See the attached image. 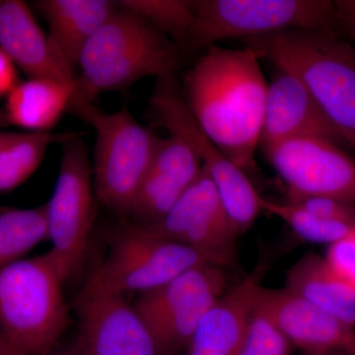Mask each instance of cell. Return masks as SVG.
Wrapping results in <instances>:
<instances>
[{
  "mask_svg": "<svg viewBox=\"0 0 355 355\" xmlns=\"http://www.w3.org/2000/svg\"><path fill=\"white\" fill-rule=\"evenodd\" d=\"M286 202L320 218L355 226V205L352 203L324 197L292 198Z\"/></svg>",
  "mask_w": 355,
  "mask_h": 355,
  "instance_id": "cell-26",
  "label": "cell"
},
{
  "mask_svg": "<svg viewBox=\"0 0 355 355\" xmlns=\"http://www.w3.org/2000/svg\"><path fill=\"white\" fill-rule=\"evenodd\" d=\"M35 8L49 25V37L76 73L90 40L119 10L112 0H38Z\"/></svg>",
  "mask_w": 355,
  "mask_h": 355,
  "instance_id": "cell-18",
  "label": "cell"
},
{
  "mask_svg": "<svg viewBox=\"0 0 355 355\" xmlns=\"http://www.w3.org/2000/svg\"><path fill=\"white\" fill-rule=\"evenodd\" d=\"M62 144L55 190L46 203L51 252L64 282L80 272L94 220V186L88 148L78 133Z\"/></svg>",
  "mask_w": 355,
  "mask_h": 355,
  "instance_id": "cell-9",
  "label": "cell"
},
{
  "mask_svg": "<svg viewBox=\"0 0 355 355\" xmlns=\"http://www.w3.org/2000/svg\"><path fill=\"white\" fill-rule=\"evenodd\" d=\"M108 236L109 253L89 275L83 288L123 296L141 294L188 268L207 263L188 247L159 237L128 219H121Z\"/></svg>",
  "mask_w": 355,
  "mask_h": 355,
  "instance_id": "cell-7",
  "label": "cell"
},
{
  "mask_svg": "<svg viewBox=\"0 0 355 355\" xmlns=\"http://www.w3.org/2000/svg\"><path fill=\"white\" fill-rule=\"evenodd\" d=\"M121 8L137 14L184 51L196 10L193 0H120Z\"/></svg>",
  "mask_w": 355,
  "mask_h": 355,
  "instance_id": "cell-23",
  "label": "cell"
},
{
  "mask_svg": "<svg viewBox=\"0 0 355 355\" xmlns=\"http://www.w3.org/2000/svg\"><path fill=\"white\" fill-rule=\"evenodd\" d=\"M224 268L202 263L153 291L132 306L148 327L163 355L188 349L198 324L224 294Z\"/></svg>",
  "mask_w": 355,
  "mask_h": 355,
  "instance_id": "cell-10",
  "label": "cell"
},
{
  "mask_svg": "<svg viewBox=\"0 0 355 355\" xmlns=\"http://www.w3.org/2000/svg\"><path fill=\"white\" fill-rule=\"evenodd\" d=\"M183 53L144 18L119 6L81 53L78 100L69 113L103 93L125 90L146 77H175Z\"/></svg>",
  "mask_w": 355,
  "mask_h": 355,
  "instance_id": "cell-3",
  "label": "cell"
},
{
  "mask_svg": "<svg viewBox=\"0 0 355 355\" xmlns=\"http://www.w3.org/2000/svg\"><path fill=\"white\" fill-rule=\"evenodd\" d=\"M187 355H233L218 345L193 336L187 349Z\"/></svg>",
  "mask_w": 355,
  "mask_h": 355,
  "instance_id": "cell-30",
  "label": "cell"
},
{
  "mask_svg": "<svg viewBox=\"0 0 355 355\" xmlns=\"http://www.w3.org/2000/svg\"><path fill=\"white\" fill-rule=\"evenodd\" d=\"M257 309L288 340L291 345L322 354L340 350L355 355V331L300 296L282 289L261 287Z\"/></svg>",
  "mask_w": 355,
  "mask_h": 355,
  "instance_id": "cell-14",
  "label": "cell"
},
{
  "mask_svg": "<svg viewBox=\"0 0 355 355\" xmlns=\"http://www.w3.org/2000/svg\"><path fill=\"white\" fill-rule=\"evenodd\" d=\"M49 240L46 205L7 209L0 212V270L22 260L28 252Z\"/></svg>",
  "mask_w": 355,
  "mask_h": 355,
  "instance_id": "cell-21",
  "label": "cell"
},
{
  "mask_svg": "<svg viewBox=\"0 0 355 355\" xmlns=\"http://www.w3.org/2000/svg\"><path fill=\"white\" fill-rule=\"evenodd\" d=\"M202 169V161L186 140L173 135L158 137L128 220L144 226L162 220Z\"/></svg>",
  "mask_w": 355,
  "mask_h": 355,
  "instance_id": "cell-15",
  "label": "cell"
},
{
  "mask_svg": "<svg viewBox=\"0 0 355 355\" xmlns=\"http://www.w3.org/2000/svg\"><path fill=\"white\" fill-rule=\"evenodd\" d=\"M72 132H28L0 150V193L10 191L27 181L44 160L49 146L62 144Z\"/></svg>",
  "mask_w": 355,
  "mask_h": 355,
  "instance_id": "cell-22",
  "label": "cell"
},
{
  "mask_svg": "<svg viewBox=\"0 0 355 355\" xmlns=\"http://www.w3.org/2000/svg\"><path fill=\"white\" fill-rule=\"evenodd\" d=\"M263 153L286 183L287 200L324 197L355 205V158L342 146L302 137L279 142Z\"/></svg>",
  "mask_w": 355,
  "mask_h": 355,
  "instance_id": "cell-12",
  "label": "cell"
},
{
  "mask_svg": "<svg viewBox=\"0 0 355 355\" xmlns=\"http://www.w3.org/2000/svg\"><path fill=\"white\" fill-rule=\"evenodd\" d=\"M76 310L85 355H163L125 296L83 288Z\"/></svg>",
  "mask_w": 355,
  "mask_h": 355,
  "instance_id": "cell-13",
  "label": "cell"
},
{
  "mask_svg": "<svg viewBox=\"0 0 355 355\" xmlns=\"http://www.w3.org/2000/svg\"><path fill=\"white\" fill-rule=\"evenodd\" d=\"M196 17L184 51L227 39L288 30L336 31L335 2L328 0H193Z\"/></svg>",
  "mask_w": 355,
  "mask_h": 355,
  "instance_id": "cell-6",
  "label": "cell"
},
{
  "mask_svg": "<svg viewBox=\"0 0 355 355\" xmlns=\"http://www.w3.org/2000/svg\"><path fill=\"white\" fill-rule=\"evenodd\" d=\"M18 84L16 65L0 48V98L9 94Z\"/></svg>",
  "mask_w": 355,
  "mask_h": 355,
  "instance_id": "cell-29",
  "label": "cell"
},
{
  "mask_svg": "<svg viewBox=\"0 0 355 355\" xmlns=\"http://www.w3.org/2000/svg\"><path fill=\"white\" fill-rule=\"evenodd\" d=\"M291 343L275 324L257 309L237 355H288Z\"/></svg>",
  "mask_w": 355,
  "mask_h": 355,
  "instance_id": "cell-25",
  "label": "cell"
},
{
  "mask_svg": "<svg viewBox=\"0 0 355 355\" xmlns=\"http://www.w3.org/2000/svg\"><path fill=\"white\" fill-rule=\"evenodd\" d=\"M150 98L154 123L186 140L197 153L214 182L226 214L238 235L253 226L261 211V200L246 173L226 157L198 125L184 101L176 78L157 80Z\"/></svg>",
  "mask_w": 355,
  "mask_h": 355,
  "instance_id": "cell-8",
  "label": "cell"
},
{
  "mask_svg": "<svg viewBox=\"0 0 355 355\" xmlns=\"http://www.w3.org/2000/svg\"><path fill=\"white\" fill-rule=\"evenodd\" d=\"M252 49L214 44L184 77V101L210 140L248 176L257 171L265 118L266 83Z\"/></svg>",
  "mask_w": 355,
  "mask_h": 355,
  "instance_id": "cell-1",
  "label": "cell"
},
{
  "mask_svg": "<svg viewBox=\"0 0 355 355\" xmlns=\"http://www.w3.org/2000/svg\"><path fill=\"white\" fill-rule=\"evenodd\" d=\"M53 253L0 270V329L30 355H50L70 322Z\"/></svg>",
  "mask_w": 355,
  "mask_h": 355,
  "instance_id": "cell-4",
  "label": "cell"
},
{
  "mask_svg": "<svg viewBox=\"0 0 355 355\" xmlns=\"http://www.w3.org/2000/svg\"><path fill=\"white\" fill-rule=\"evenodd\" d=\"M0 355H30L0 329Z\"/></svg>",
  "mask_w": 355,
  "mask_h": 355,
  "instance_id": "cell-31",
  "label": "cell"
},
{
  "mask_svg": "<svg viewBox=\"0 0 355 355\" xmlns=\"http://www.w3.org/2000/svg\"><path fill=\"white\" fill-rule=\"evenodd\" d=\"M0 48L29 79L53 81L69 89L74 95L69 110L76 104V73L49 35L44 34L25 2L0 0Z\"/></svg>",
  "mask_w": 355,
  "mask_h": 355,
  "instance_id": "cell-16",
  "label": "cell"
},
{
  "mask_svg": "<svg viewBox=\"0 0 355 355\" xmlns=\"http://www.w3.org/2000/svg\"><path fill=\"white\" fill-rule=\"evenodd\" d=\"M25 133L0 132V150L22 139Z\"/></svg>",
  "mask_w": 355,
  "mask_h": 355,
  "instance_id": "cell-33",
  "label": "cell"
},
{
  "mask_svg": "<svg viewBox=\"0 0 355 355\" xmlns=\"http://www.w3.org/2000/svg\"><path fill=\"white\" fill-rule=\"evenodd\" d=\"M324 259L336 275L355 291V228L331 244Z\"/></svg>",
  "mask_w": 355,
  "mask_h": 355,
  "instance_id": "cell-27",
  "label": "cell"
},
{
  "mask_svg": "<svg viewBox=\"0 0 355 355\" xmlns=\"http://www.w3.org/2000/svg\"><path fill=\"white\" fill-rule=\"evenodd\" d=\"M336 24L355 44V0L335 1Z\"/></svg>",
  "mask_w": 355,
  "mask_h": 355,
  "instance_id": "cell-28",
  "label": "cell"
},
{
  "mask_svg": "<svg viewBox=\"0 0 355 355\" xmlns=\"http://www.w3.org/2000/svg\"><path fill=\"white\" fill-rule=\"evenodd\" d=\"M73 102L74 95L60 84L28 79L7 95L4 110L10 125L31 132H50Z\"/></svg>",
  "mask_w": 355,
  "mask_h": 355,
  "instance_id": "cell-20",
  "label": "cell"
},
{
  "mask_svg": "<svg viewBox=\"0 0 355 355\" xmlns=\"http://www.w3.org/2000/svg\"><path fill=\"white\" fill-rule=\"evenodd\" d=\"M302 137L324 139L347 148L302 81L291 72L277 67L268 83L259 147L263 151L279 142Z\"/></svg>",
  "mask_w": 355,
  "mask_h": 355,
  "instance_id": "cell-17",
  "label": "cell"
},
{
  "mask_svg": "<svg viewBox=\"0 0 355 355\" xmlns=\"http://www.w3.org/2000/svg\"><path fill=\"white\" fill-rule=\"evenodd\" d=\"M284 287L354 328L355 291L336 275L326 259L303 256L289 270Z\"/></svg>",
  "mask_w": 355,
  "mask_h": 355,
  "instance_id": "cell-19",
  "label": "cell"
},
{
  "mask_svg": "<svg viewBox=\"0 0 355 355\" xmlns=\"http://www.w3.org/2000/svg\"><path fill=\"white\" fill-rule=\"evenodd\" d=\"M9 125L10 123H9L8 118H7L6 110L0 109V128L7 127Z\"/></svg>",
  "mask_w": 355,
  "mask_h": 355,
  "instance_id": "cell-34",
  "label": "cell"
},
{
  "mask_svg": "<svg viewBox=\"0 0 355 355\" xmlns=\"http://www.w3.org/2000/svg\"><path fill=\"white\" fill-rule=\"evenodd\" d=\"M144 227L159 237L188 247L207 263L224 268L235 265L237 260L239 236L203 168L167 216Z\"/></svg>",
  "mask_w": 355,
  "mask_h": 355,
  "instance_id": "cell-11",
  "label": "cell"
},
{
  "mask_svg": "<svg viewBox=\"0 0 355 355\" xmlns=\"http://www.w3.org/2000/svg\"><path fill=\"white\" fill-rule=\"evenodd\" d=\"M242 42L261 60L298 77L355 153V46L327 30H288Z\"/></svg>",
  "mask_w": 355,
  "mask_h": 355,
  "instance_id": "cell-2",
  "label": "cell"
},
{
  "mask_svg": "<svg viewBox=\"0 0 355 355\" xmlns=\"http://www.w3.org/2000/svg\"><path fill=\"white\" fill-rule=\"evenodd\" d=\"M261 211L279 217L305 241L316 244H333L355 228L350 224L320 218L291 202H272L261 198Z\"/></svg>",
  "mask_w": 355,
  "mask_h": 355,
  "instance_id": "cell-24",
  "label": "cell"
},
{
  "mask_svg": "<svg viewBox=\"0 0 355 355\" xmlns=\"http://www.w3.org/2000/svg\"><path fill=\"white\" fill-rule=\"evenodd\" d=\"M72 114L95 130L92 177L98 200L121 219H128L158 137L125 107L110 114L93 103H83Z\"/></svg>",
  "mask_w": 355,
  "mask_h": 355,
  "instance_id": "cell-5",
  "label": "cell"
},
{
  "mask_svg": "<svg viewBox=\"0 0 355 355\" xmlns=\"http://www.w3.org/2000/svg\"><path fill=\"white\" fill-rule=\"evenodd\" d=\"M50 355H85L78 338L65 343L62 347H55Z\"/></svg>",
  "mask_w": 355,
  "mask_h": 355,
  "instance_id": "cell-32",
  "label": "cell"
},
{
  "mask_svg": "<svg viewBox=\"0 0 355 355\" xmlns=\"http://www.w3.org/2000/svg\"><path fill=\"white\" fill-rule=\"evenodd\" d=\"M307 355H321V354H308Z\"/></svg>",
  "mask_w": 355,
  "mask_h": 355,
  "instance_id": "cell-35",
  "label": "cell"
}]
</instances>
